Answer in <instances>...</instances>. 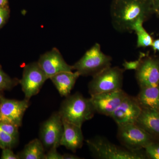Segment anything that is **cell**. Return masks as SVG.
I'll use <instances>...</instances> for the list:
<instances>
[{"mask_svg":"<svg viewBox=\"0 0 159 159\" xmlns=\"http://www.w3.org/2000/svg\"><path fill=\"white\" fill-rule=\"evenodd\" d=\"M154 14L152 0H113L111 4L112 25L120 33H131L137 21L145 22Z\"/></svg>","mask_w":159,"mask_h":159,"instance_id":"6da1fadb","label":"cell"},{"mask_svg":"<svg viewBox=\"0 0 159 159\" xmlns=\"http://www.w3.org/2000/svg\"><path fill=\"white\" fill-rule=\"evenodd\" d=\"M58 112L62 121L80 127L96 113L90 98H85L78 92L66 97Z\"/></svg>","mask_w":159,"mask_h":159,"instance_id":"7a4b0ae2","label":"cell"},{"mask_svg":"<svg viewBox=\"0 0 159 159\" xmlns=\"http://www.w3.org/2000/svg\"><path fill=\"white\" fill-rule=\"evenodd\" d=\"M93 156L99 159H145L147 158L142 150L131 151L113 144L106 138L96 136L86 141Z\"/></svg>","mask_w":159,"mask_h":159,"instance_id":"3957f363","label":"cell"},{"mask_svg":"<svg viewBox=\"0 0 159 159\" xmlns=\"http://www.w3.org/2000/svg\"><path fill=\"white\" fill-rule=\"evenodd\" d=\"M112 60L111 56L102 52L100 44L96 43L72 67L80 76L93 77L111 66Z\"/></svg>","mask_w":159,"mask_h":159,"instance_id":"277c9868","label":"cell"},{"mask_svg":"<svg viewBox=\"0 0 159 159\" xmlns=\"http://www.w3.org/2000/svg\"><path fill=\"white\" fill-rule=\"evenodd\" d=\"M125 71L118 66H110L93 76L89 83V93L91 96L122 89Z\"/></svg>","mask_w":159,"mask_h":159,"instance_id":"5b68a950","label":"cell"},{"mask_svg":"<svg viewBox=\"0 0 159 159\" xmlns=\"http://www.w3.org/2000/svg\"><path fill=\"white\" fill-rule=\"evenodd\" d=\"M117 138L123 147L134 151L142 150L156 141L155 138L135 123L118 126Z\"/></svg>","mask_w":159,"mask_h":159,"instance_id":"8992f818","label":"cell"},{"mask_svg":"<svg viewBox=\"0 0 159 159\" xmlns=\"http://www.w3.org/2000/svg\"><path fill=\"white\" fill-rule=\"evenodd\" d=\"M48 79L38 62L31 63L25 66L22 77L20 80L25 98L30 100L31 97L38 94Z\"/></svg>","mask_w":159,"mask_h":159,"instance_id":"52a82bcc","label":"cell"},{"mask_svg":"<svg viewBox=\"0 0 159 159\" xmlns=\"http://www.w3.org/2000/svg\"><path fill=\"white\" fill-rule=\"evenodd\" d=\"M30 105L29 100L9 99L0 94V122L20 127L23 117Z\"/></svg>","mask_w":159,"mask_h":159,"instance_id":"ba28073f","label":"cell"},{"mask_svg":"<svg viewBox=\"0 0 159 159\" xmlns=\"http://www.w3.org/2000/svg\"><path fill=\"white\" fill-rule=\"evenodd\" d=\"M63 124L58 112H54L43 122L39 130V139L46 149L58 148L63 133Z\"/></svg>","mask_w":159,"mask_h":159,"instance_id":"9c48e42d","label":"cell"},{"mask_svg":"<svg viewBox=\"0 0 159 159\" xmlns=\"http://www.w3.org/2000/svg\"><path fill=\"white\" fill-rule=\"evenodd\" d=\"M135 77L140 88L159 86V57L145 53L135 70Z\"/></svg>","mask_w":159,"mask_h":159,"instance_id":"30bf717a","label":"cell"},{"mask_svg":"<svg viewBox=\"0 0 159 159\" xmlns=\"http://www.w3.org/2000/svg\"><path fill=\"white\" fill-rule=\"evenodd\" d=\"M128 95L122 89L91 96L90 99L96 112L110 116Z\"/></svg>","mask_w":159,"mask_h":159,"instance_id":"8fae6325","label":"cell"},{"mask_svg":"<svg viewBox=\"0 0 159 159\" xmlns=\"http://www.w3.org/2000/svg\"><path fill=\"white\" fill-rule=\"evenodd\" d=\"M142 109L136 97L127 95L110 116L118 126L135 123Z\"/></svg>","mask_w":159,"mask_h":159,"instance_id":"7c38bea8","label":"cell"},{"mask_svg":"<svg viewBox=\"0 0 159 159\" xmlns=\"http://www.w3.org/2000/svg\"><path fill=\"white\" fill-rule=\"evenodd\" d=\"M38 63L48 79L58 73L73 70L72 66L67 63L56 48L42 54Z\"/></svg>","mask_w":159,"mask_h":159,"instance_id":"4fadbf2b","label":"cell"},{"mask_svg":"<svg viewBox=\"0 0 159 159\" xmlns=\"http://www.w3.org/2000/svg\"><path fill=\"white\" fill-rule=\"evenodd\" d=\"M63 133L60 142V146L75 152L82 147L84 136L81 127L62 121Z\"/></svg>","mask_w":159,"mask_h":159,"instance_id":"5bb4252c","label":"cell"},{"mask_svg":"<svg viewBox=\"0 0 159 159\" xmlns=\"http://www.w3.org/2000/svg\"><path fill=\"white\" fill-rule=\"evenodd\" d=\"M80 76V75L77 71L63 72L54 75L50 79L54 84L61 96L66 97L70 94Z\"/></svg>","mask_w":159,"mask_h":159,"instance_id":"9a60e30c","label":"cell"},{"mask_svg":"<svg viewBox=\"0 0 159 159\" xmlns=\"http://www.w3.org/2000/svg\"><path fill=\"white\" fill-rule=\"evenodd\" d=\"M135 124L155 139H159V111L142 109Z\"/></svg>","mask_w":159,"mask_h":159,"instance_id":"2e32d148","label":"cell"},{"mask_svg":"<svg viewBox=\"0 0 159 159\" xmlns=\"http://www.w3.org/2000/svg\"><path fill=\"white\" fill-rule=\"evenodd\" d=\"M136 98L142 109L159 111V86L141 88Z\"/></svg>","mask_w":159,"mask_h":159,"instance_id":"e0dca14e","label":"cell"},{"mask_svg":"<svg viewBox=\"0 0 159 159\" xmlns=\"http://www.w3.org/2000/svg\"><path fill=\"white\" fill-rule=\"evenodd\" d=\"M17 155L19 159H45V148L40 139H35L26 145Z\"/></svg>","mask_w":159,"mask_h":159,"instance_id":"ac0fdd59","label":"cell"},{"mask_svg":"<svg viewBox=\"0 0 159 159\" xmlns=\"http://www.w3.org/2000/svg\"><path fill=\"white\" fill-rule=\"evenodd\" d=\"M144 21L139 20L133 26V32L137 35V47L138 48H145L151 47L153 39L143 27Z\"/></svg>","mask_w":159,"mask_h":159,"instance_id":"d6986e66","label":"cell"},{"mask_svg":"<svg viewBox=\"0 0 159 159\" xmlns=\"http://www.w3.org/2000/svg\"><path fill=\"white\" fill-rule=\"evenodd\" d=\"M20 84V80L12 79L3 71L0 65V94L5 91L11 90Z\"/></svg>","mask_w":159,"mask_h":159,"instance_id":"ffe728a7","label":"cell"},{"mask_svg":"<svg viewBox=\"0 0 159 159\" xmlns=\"http://www.w3.org/2000/svg\"><path fill=\"white\" fill-rule=\"evenodd\" d=\"M19 139L6 133L0 127V148L2 149L14 148L18 144Z\"/></svg>","mask_w":159,"mask_h":159,"instance_id":"44dd1931","label":"cell"},{"mask_svg":"<svg viewBox=\"0 0 159 159\" xmlns=\"http://www.w3.org/2000/svg\"><path fill=\"white\" fill-rule=\"evenodd\" d=\"M144 149L145 155L148 158L159 159V142L154 141L147 145Z\"/></svg>","mask_w":159,"mask_h":159,"instance_id":"7402d4cb","label":"cell"},{"mask_svg":"<svg viewBox=\"0 0 159 159\" xmlns=\"http://www.w3.org/2000/svg\"><path fill=\"white\" fill-rule=\"evenodd\" d=\"M0 127L6 133L9 134L11 136L19 139V127L10 123L0 122Z\"/></svg>","mask_w":159,"mask_h":159,"instance_id":"603a6c76","label":"cell"},{"mask_svg":"<svg viewBox=\"0 0 159 159\" xmlns=\"http://www.w3.org/2000/svg\"><path fill=\"white\" fill-rule=\"evenodd\" d=\"M144 53H140L139 58L134 61H125L123 62V66L125 70H136L137 68L139 67L143 56H144Z\"/></svg>","mask_w":159,"mask_h":159,"instance_id":"cb8c5ba5","label":"cell"},{"mask_svg":"<svg viewBox=\"0 0 159 159\" xmlns=\"http://www.w3.org/2000/svg\"><path fill=\"white\" fill-rule=\"evenodd\" d=\"M57 148L52 147L46 153L45 159H63V155L57 151Z\"/></svg>","mask_w":159,"mask_h":159,"instance_id":"d4e9b609","label":"cell"},{"mask_svg":"<svg viewBox=\"0 0 159 159\" xmlns=\"http://www.w3.org/2000/svg\"><path fill=\"white\" fill-rule=\"evenodd\" d=\"M1 159H19L17 154L14 153L11 148H6L2 149Z\"/></svg>","mask_w":159,"mask_h":159,"instance_id":"484cf974","label":"cell"},{"mask_svg":"<svg viewBox=\"0 0 159 159\" xmlns=\"http://www.w3.org/2000/svg\"><path fill=\"white\" fill-rule=\"evenodd\" d=\"M9 16V11L6 7L0 6V28L6 23Z\"/></svg>","mask_w":159,"mask_h":159,"instance_id":"4316f807","label":"cell"},{"mask_svg":"<svg viewBox=\"0 0 159 159\" xmlns=\"http://www.w3.org/2000/svg\"><path fill=\"white\" fill-rule=\"evenodd\" d=\"M154 10V13L159 17V0H152Z\"/></svg>","mask_w":159,"mask_h":159,"instance_id":"83f0119b","label":"cell"},{"mask_svg":"<svg viewBox=\"0 0 159 159\" xmlns=\"http://www.w3.org/2000/svg\"><path fill=\"white\" fill-rule=\"evenodd\" d=\"M151 48L155 53L157 51L159 52V39L154 40Z\"/></svg>","mask_w":159,"mask_h":159,"instance_id":"f1b7e54d","label":"cell"},{"mask_svg":"<svg viewBox=\"0 0 159 159\" xmlns=\"http://www.w3.org/2000/svg\"><path fill=\"white\" fill-rule=\"evenodd\" d=\"M81 158L75 155L70 153H65L63 155V159H80Z\"/></svg>","mask_w":159,"mask_h":159,"instance_id":"f546056e","label":"cell"},{"mask_svg":"<svg viewBox=\"0 0 159 159\" xmlns=\"http://www.w3.org/2000/svg\"><path fill=\"white\" fill-rule=\"evenodd\" d=\"M8 0H0V6L5 7L7 4Z\"/></svg>","mask_w":159,"mask_h":159,"instance_id":"4dcf8cb0","label":"cell"}]
</instances>
